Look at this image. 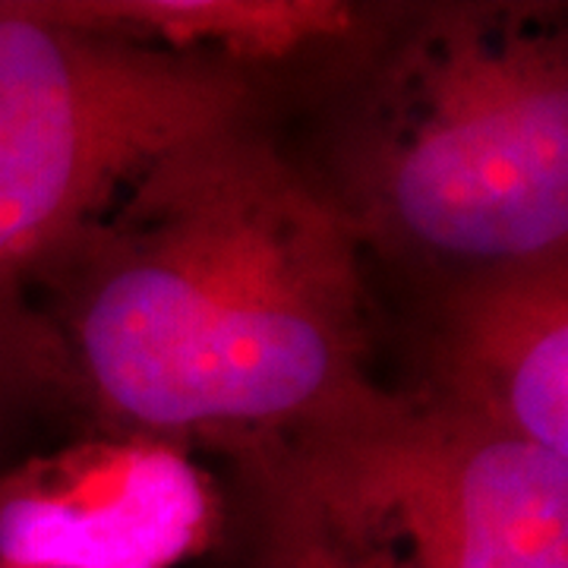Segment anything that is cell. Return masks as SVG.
Masks as SVG:
<instances>
[{"mask_svg":"<svg viewBox=\"0 0 568 568\" xmlns=\"http://www.w3.org/2000/svg\"><path fill=\"white\" fill-rule=\"evenodd\" d=\"M357 244L345 205L231 126L145 168L41 265L39 323L130 433L291 443L388 402Z\"/></svg>","mask_w":568,"mask_h":568,"instance_id":"1","label":"cell"},{"mask_svg":"<svg viewBox=\"0 0 568 568\" xmlns=\"http://www.w3.org/2000/svg\"><path fill=\"white\" fill-rule=\"evenodd\" d=\"M392 63L357 164V231L467 268L568 250L566 39L452 10Z\"/></svg>","mask_w":568,"mask_h":568,"instance_id":"2","label":"cell"},{"mask_svg":"<svg viewBox=\"0 0 568 568\" xmlns=\"http://www.w3.org/2000/svg\"><path fill=\"white\" fill-rule=\"evenodd\" d=\"M246 102L244 70L219 54L0 0V325L44 332L26 304L41 265L145 168L241 126Z\"/></svg>","mask_w":568,"mask_h":568,"instance_id":"3","label":"cell"},{"mask_svg":"<svg viewBox=\"0 0 568 568\" xmlns=\"http://www.w3.org/2000/svg\"><path fill=\"white\" fill-rule=\"evenodd\" d=\"M282 508L398 568H568V458L439 402L284 448Z\"/></svg>","mask_w":568,"mask_h":568,"instance_id":"4","label":"cell"},{"mask_svg":"<svg viewBox=\"0 0 568 568\" xmlns=\"http://www.w3.org/2000/svg\"><path fill=\"white\" fill-rule=\"evenodd\" d=\"M212 530L209 477L155 436L61 448L0 477V568H178Z\"/></svg>","mask_w":568,"mask_h":568,"instance_id":"5","label":"cell"},{"mask_svg":"<svg viewBox=\"0 0 568 568\" xmlns=\"http://www.w3.org/2000/svg\"><path fill=\"white\" fill-rule=\"evenodd\" d=\"M429 402L568 458V250L467 268L436 310Z\"/></svg>","mask_w":568,"mask_h":568,"instance_id":"6","label":"cell"},{"mask_svg":"<svg viewBox=\"0 0 568 568\" xmlns=\"http://www.w3.org/2000/svg\"><path fill=\"white\" fill-rule=\"evenodd\" d=\"M54 20L171 51L224 61L284 58L310 41L347 32L351 10L328 0H39Z\"/></svg>","mask_w":568,"mask_h":568,"instance_id":"7","label":"cell"},{"mask_svg":"<svg viewBox=\"0 0 568 568\" xmlns=\"http://www.w3.org/2000/svg\"><path fill=\"white\" fill-rule=\"evenodd\" d=\"M268 568H398L376 549L332 537L304 515L282 508L272 530Z\"/></svg>","mask_w":568,"mask_h":568,"instance_id":"8","label":"cell"},{"mask_svg":"<svg viewBox=\"0 0 568 568\" xmlns=\"http://www.w3.org/2000/svg\"><path fill=\"white\" fill-rule=\"evenodd\" d=\"M58 376H67L61 354L44 332H22L0 325V407L17 392Z\"/></svg>","mask_w":568,"mask_h":568,"instance_id":"9","label":"cell"}]
</instances>
